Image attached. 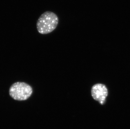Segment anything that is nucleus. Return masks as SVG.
I'll return each instance as SVG.
<instances>
[{"label":"nucleus","mask_w":130,"mask_h":129,"mask_svg":"<svg viewBox=\"0 0 130 129\" xmlns=\"http://www.w3.org/2000/svg\"><path fill=\"white\" fill-rule=\"evenodd\" d=\"M58 24L59 18L55 13L45 11L41 15L37 21V30L41 34H48L56 29Z\"/></svg>","instance_id":"f257e3e1"},{"label":"nucleus","mask_w":130,"mask_h":129,"mask_svg":"<svg viewBox=\"0 0 130 129\" xmlns=\"http://www.w3.org/2000/svg\"><path fill=\"white\" fill-rule=\"evenodd\" d=\"M91 94L93 99L103 105L108 96V89L105 85L101 83L95 84L92 87Z\"/></svg>","instance_id":"7ed1b4c3"},{"label":"nucleus","mask_w":130,"mask_h":129,"mask_svg":"<svg viewBox=\"0 0 130 129\" xmlns=\"http://www.w3.org/2000/svg\"><path fill=\"white\" fill-rule=\"evenodd\" d=\"M33 89L29 84L23 82H17L11 85L9 89L10 96L18 101H25L30 98Z\"/></svg>","instance_id":"f03ea898"}]
</instances>
